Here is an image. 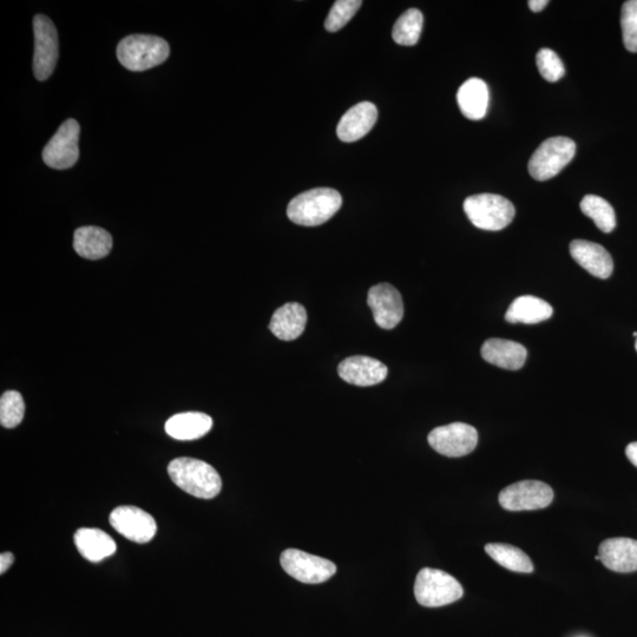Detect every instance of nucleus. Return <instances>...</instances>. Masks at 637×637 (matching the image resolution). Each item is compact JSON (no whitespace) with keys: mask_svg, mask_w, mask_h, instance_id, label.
Segmentation results:
<instances>
[{"mask_svg":"<svg viewBox=\"0 0 637 637\" xmlns=\"http://www.w3.org/2000/svg\"><path fill=\"white\" fill-rule=\"evenodd\" d=\"M482 357L487 363L504 370H521L527 361L528 351L516 341L492 338L482 346Z\"/></svg>","mask_w":637,"mask_h":637,"instance_id":"nucleus-18","label":"nucleus"},{"mask_svg":"<svg viewBox=\"0 0 637 637\" xmlns=\"http://www.w3.org/2000/svg\"><path fill=\"white\" fill-rule=\"evenodd\" d=\"M428 441L431 448L443 456L464 457L476 449L478 432L469 424L452 423L432 430Z\"/></svg>","mask_w":637,"mask_h":637,"instance_id":"nucleus-10","label":"nucleus"},{"mask_svg":"<svg viewBox=\"0 0 637 637\" xmlns=\"http://www.w3.org/2000/svg\"><path fill=\"white\" fill-rule=\"evenodd\" d=\"M25 415V403L22 394L6 391L0 399V424L6 429L16 428Z\"/></svg>","mask_w":637,"mask_h":637,"instance_id":"nucleus-28","label":"nucleus"},{"mask_svg":"<svg viewBox=\"0 0 637 637\" xmlns=\"http://www.w3.org/2000/svg\"><path fill=\"white\" fill-rule=\"evenodd\" d=\"M536 64L545 81L555 83L566 75V68H564L562 59L553 50L542 49L538 51Z\"/></svg>","mask_w":637,"mask_h":637,"instance_id":"nucleus-30","label":"nucleus"},{"mask_svg":"<svg viewBox=\"0 0 637 637\" xmlns=\"http://www.w3.org/2000/svg\"><path fill=\"white\" fill-rule=\"evenodd\" d=\"M415 595L420 606L437 608L461 600L462 584L442 570L424 568L415 583Z\"/></svg>","mask_w":637,"mask_h":637,"instance_id":"nucleus-5","label":"nucleus"},{"mask_svg":"<svg viewBox=\"0 0 637 637\" xmlns=\"http://www.w3.org/2000/svg\"><path fill=\"white\" fill-rule=\"evenodd\" d=\"M549 4L548 0H530L528 2L529 8L533 12H541Z\"/></svg>","mask_w":637,"mask_h":637,"instance_id":"nucleus-34","label":"nucleus"},{"mask_svg":"<svg viewBox=\"0 0 637 637\" xmlns=\"http://www.w3.org/2000/svg\"><path fill=\"white\" fill-rule=\"evenodd\" d=\"M307 324L305 307L298 302H290L278 308L273 314L269 330L275 337L284 341L298 339L304 333Z\"/></svg>","mask_w":637,"mask_h":637,"instance_id":"nucleus-20","label":"nucleus"},{"mask_svg":"<svg viewBox=\"0 0 637 637\" xmlns=\"http://www.w3.org/2000/svg\"><path fill=\"white\" fill-rule=\"evenodd\" d=\"M367 304L371 308L374 321L384 330H392L403 320L402 295L390 284L373 286L367 295Z\"/></svg>","mask_w":637,"mask_h":637,"instance_id":"nucleus-13","label":"nucleus"},{"mask_svg":"<svg viewBox=\"0 0 637 637\" xmlns=\"http://www.w3.org/2000/svg\"><path fill=\"white\" fill-rule=\"evenodd\" d=\"M338 373L347 384L366 387L384 382L387 367L377 359L354 356L341 361Z\"/></svg>","mask_w":637,"mask_h":637,"instance_id":"nucleus-14","label":"nucleus"},{"mask_svg":"<svg viewBox=\"0 0 637 637\" xmlns=\"http://www.w3.org/2000/svg\"><path fill=\"white\" fill-rule=\"evenodd\" d=\"M570 254L582 268L599 279H608L614 271V261L606 248L595 242L574 240Z\"/></svg>","mask_w":637,"mask_h":637,"instance_id":"nucleus-15","label":"nucleus"},{"mask_svg":"<svg viewBox=\"0 0 637 637\" xmlns=\"http://www.w3.org/2000/svg\"><path fill=\"white\" fill-rule=\"evenodd\" d=\"M168 474L181 490L196 498L212 499L220 494L222 479L212 465L194 458H177L168 465Z\"/></svg>","mask_w":637,"mask_h":637,"instance_id":"nucleus-1","label":"nucleus"},{"mask_svg":"<svg viewBox=\"0 0 637 637\" xmlns=\"http://www.w3.org/2000/svg\"><path fill=\"white\" fill-rule=\"evenodd\" d=\"M343 199L337 190L315 188L302 193L290 202L287 216L295 225L315 227L331 220L339 212Z\"/></svg>","mask_w":637,"mask_h":637,"instance_id":"nucleus-2","label":"nucleus"},{"mask_svg":"<svg viewBox=\"0 0 637 637\" xmlns=\"http://www.w3.org/2000/svg\"><path fill=\"white\" fill-rule=\"evenodd\" d=\"M110 524L123 537L135 543H148L157 533L154 517L136 507H118L111 512Z\"/></svg>","mask_w":637,"mask_h":637,"instance_id":"nucleus-12","label":"nucleus"},{"mask_svg":"<svg viewBox=\"0 0 637 637\" xmlns=\"http://www.w3.org/2000/svg\"><path fill=\"white\" fill-rule=\"evenodd\" d=\"M34 32V72L37 80L43 82L54 74L58 62V32L51 19L44 15L34 18Z\"/></svg>","mask_w":637,"mask_h":637,"instance_id":"nucleus-9","label":"nucleus"},{"mask_svg":"<svg viewBox=\"0 0 637 637\" xmlns=\"http://www.w3.org/2000/svg\"><path fill=\"white\" fill-rule=\"evenodd\" d=\"M75 544L85 560L98 563L116 553V543L100 529L82 528L74 537Z\"/></svg>","mask_w":637,"mask_h":637,"instance_id":"nucleus-23","label":"nucleus"},{"mask_svg":"<svg viewBox=\"0 0 637 637\" xmlns=\"http://www.w3.org/2000/svg\"><path fill=\"white\" fill-rule=\"evenodd\" d=\"M635 348H636V351H637V339H636V343H635Z\"/></svg>","mask_w":637,"mask_h":637,"instance_id":"nucleus-35","label":"nucleus"},{"mask_svg":"<svg viewBox=\"0 0 637 637\" xmlns=\"http://www.w3.org/2000/svg\"><path fill=\"white\" fill-rule=\"evenodd\" d=\"M626 455L633 465L637 468V442L630 443L626 449Z\"/></svg>","mask_w":637,"mask_h":637,"instance_id":"nucleus-33","label":"nucleus"},{"mask_svg":"<svg viewBox=\"0 0 637 637\" xmlns=\"http://www.w3.org/2000/svg\"><path fill=\"white\" fill-rule=\"evenodd\" d=\"M554 491L540 481H522L510 485L499 494L502 508L509 511H531L549 507Z\"/></svg>","mask_w":637,"mask_h":637,"instance_id":"nucleus-11","label":"nucleus"},{"mask_svg":"<svg viewBox=\"0 0 637 637\" xmlns=\"http://www.w3.org/2000/svg\"><path fill=\"white\" fill-rule=\"evenodd\" d=\"M553 313V307L547 301L524 295L512 301L505 319L510 324L535 325L550 319Z\"/></svg>","mask_w":637,"mask_h":637,"instance_id":"nucleus-24","label":"nucleus"},{"mask_svg":"<svg viewBox=\"0 0 637 637\" xmlns=\"http://www.w3.org/2000/svg\"><path fill=\"white\" fill-rule=\"evenodd\" d=\"M582 213L595 222L603 233H612L616 227L615 210L607 200L596 195H587L581 202Z\"/></svg>","mask_w":637,"mask_h":637,"instance_id":"nucleus-26","label":"nucleus"},{"mask_svg":"<svg viewBox=\"0 0 637 637\" xmlns=\"http://www.w3.org/2000/svg\"><path fill=\"white\" fill-rule=\"evenodd\" d=\"M360 0H338L334 3L325 22V29L328 32H337L346 26L351 19L356 16L360 9Z\"/></svg>","mask_w":637,"mask_h":637,"instance_id":"nucleus-29","label":"nucleus"},{"mask_svg":"<svg viewBox=\"0 0 637 637\" xmlns=\"http://www.w3.org/2000/svg\"><path fill=\"white\" fill-rule=\"evenodd\" d=\"M485 551L499 566L515 571V573L530 574L534 571V564L529 556L514 545L491 543L485 545Z\"/></svg>","mask_w":637,"mask_h":637,"instance_id":"nucleus-25","label":"nucleus"},{"mask_svg":"<svg viewBox=\"0 0 637 637\" xmlns=\"http://www.w3.org/2000/svg\"><path fill=\"white\" fill-rule=\"evenodd\" d=\"M464 212L472 225L483 231L497 232L508 227L515 218L514 205L496 194H477L464 201Z\"/></svg>","mask_w":637,"mask_h":637,"instance_id":"nucleus-4","label":"nucleus"},{"mask_svg":"<svg viewBox=\"0 0 637 637\" xmlns=\"http://www.w3.org/2000/svg\"><path fill=\"white\" fill-rule=\"evenodd\" d=\"M81 127L74 118H69L52 136L43 150V160L48 167L57 170L69 169L80 159Z\"/></svg>","mask_w":637,"mask_h":637,"instance_id":"nucleus-7","label":"nucleus"},{"mask_svg":"<svg viewBox=\"0 0 637 637\" xmlns=\"http://www.w3.org/2000/svg\"><path fill=\"white\" fill-rule=\"evenodd\" d=\"M118 61L130 71H147L166 62L170 48L163 38L151 35L128 36L117 47Z\"/></svg>","mask_w":637,"mask_h":637,"instance_id":"nucleus-3","label":"nucleus"},{"mask_svg":"<svg viewBox=\"0 0 637 637\" xmlns=\"http://www.w3.org/2000/svg\"><path fill=\"white\" fill-rule=\"evenodd\" d=\"M621 26L626 49L637 52V0H628L623 4Z\"/></svg>","mask_w":637,"mask_h":637,"instance_id":"nucleus-31","label":"nucleus"},{"mask_svg":"<svg viewBox=\"0 0 637 637\" xmlns=\"http://www.w3.org/2000/svg\"><path fill=\"white\" fill-rule=\"evenodd\" d=\"M213 428V419L206 413L185 412L179 413L167 420L166 432L176 441H196Z\"/></svg>","mask_w":637,"mask_h":637,"instance_id":"nucleus-21","label":"nucleus"},{"mask_svg":"<svg viewBox=\"0 0 637 637\" xmlns=\"http://www.w3.org/2000/svg\"><path fill=\"white\" fill-rule=\"evenodd\" d=\"M634 337H637V332H634Z\"/></svg>","mask_w":637,"mask_h":637,"instance_id":"nucleus-36","label":"nucleus"},{"mask_svg":"<svg viewBox=\"0 0 637 637\" xmlns=\"http://www.w3.org/2000/svg\"><path fill=\"white\" fill-rule=\"evenodd\" d=\"M13 562H15V556H13V554L3 553L0 555V574H4L5 571H8Z\"/></svg>","mask_w":637,"mask_h":637,"instance_id":"nucleus-32","label":"nucleus"},{"mask_svg":"<svg viewBox=\"0 0 637 637\" xmlns=\"http://www.w3.org/2000/svg\"><path fill=\"white\" fill-rule=\"evenodd\" d=\"M457 102L466 118L471 121L483 120L487 116L490 102L488 84L481 78H470L459 88Z\"/></svg>","mask_w":637,"mask_h":637,"instance_id":"nucleus-19","label":"nucleus"},{"mask_svg":"<svg viewBox=\"0 0 637 637\" xmlns=\"http://www.w3.org/2000/svg\"><path fill=\"white\" fill-rule=\"evenodd\" d=\"M424 25L423 13L418 9H410L399 17L392 31L393 41L404 47H412L419 41Z\"/></svg>","mask_w":637,"mask_h":637,"instance_id":"nucleus-27","label":"nucleus"},{"mask_svg":"<svg viewBox=\"0 0 637 637\" xmlns=\"http://www.w3.org/2000/svg\"><path fill=\"white\" fill-rule=\"evenodd\" d=\"M599 556L603 566L616 573H633L637 570V541L632 538H609L601 543Z\"/></svg>","mask_w":637,"mask_h":637,"instance_id":"nucleus-17","label":"nucleus"},{"mask_svg":"<svg viewBox=\"0 0 637 637\" xmlns=\"http://www.w3.org/2000/svg\"><path fill=\"white\" fill-rule=\"evenodd\" d=\"M280 562L288 575L307 584L324 583L337 573V566L333 562L298 549L285 550Z\"/></svg>","mask_w":637,"mask_h":637,"instance_id":"nucleus-8","label":"nucleus"},{"mask_svg":"<svg viewBox=\"0 0 637 637\" xmlns=\"http://www.w3.org/2000/svg\"><path fill=\"white\" fill-rule=\"evenodd\" d=\"M378 118L376 105L371 102H361L341 117L337 134L341 141L352 143L363 139L370 133Z\"/></svg>","mask_w":637,"mask_h":637,"instance_id":"nucleus-16","label":"nucleus"},{"mask_svg":"<svg viewBox=\"0 0 637 637\" xmlns=\"http://www.w3.org/2000/svg\"><path fill=\"white\" fill-rule=\"evenodd\" d=\"M576 144L568 137H551L531 156L529 173L537 181H547L560 174L573 161Z\"/></svg>","mask_w":637,"mask_h":637,"instance_id":"nucleus-6","label":"nucleus"},{"mask_svg":"<svg viewBox=\"0 0 637 637\" xmlns=\"http://www.w3.org/2000/svg\"><path fill=\"white\" fill-rule=\"evenodd\" d=\"M74 248L84 259L100 260L113 249V236L100 227H81L75 232Z\"/></svg>","mask_w":637,"mask_h":637,"instance_id":"nucleus-22","label":"nucleus"}]
</instances>
